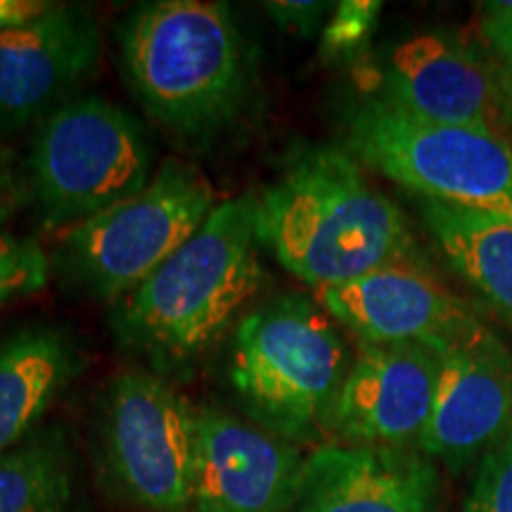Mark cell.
I'll list each match as a JSON object with an SVG mask.
<instances>
[{
    "instance_id": "obj_3",
    "label": "cell",
    "mask_w": 512,
    "mask_h": 512,
    "mask_svg": "<svg viewBox=\"0 0 512 512\" xmlns=\"http://www.w3.org/2000/svg\"><path fill=\"white\" fill-rule=\"evenodd\" d=\"M119 38L128 86L171 136L211 143L252 105L254 55L226 3H145L128 15Z\"/></svg>"
},
{
    "instance_id": "obj_1",
    "label": "cell",
    "mask_w": 512,
    "mask_h": 512,
    "mask_svg": "<svg viewBox=\"0 0 512 512\" xmlns=\"http://www.w3.org/2000/svg\"><path fill=\"white\" fill-rule=\"evenodd\" d=\"M252 207L261 247L313 290L413 261L406 214L344 147H294Z\"/></svg>"
},
{
    "instance_id": "obj_19",
    "label": "cell",
    "mask_w": 512,
    "mask_h": 512,
    "mask_svg": "<svg viewBox=\"0 0 512 512\" xmlns=\"http://www.w3.org/2000/svg\"><path fill=\"white\" fill-rule=\"evenodd\" d=\"M53 261L41 242L0 230V309L48 285Z\"/></svg>"
},
{
    "instance_id": "obj_12",
    "label": "cell",
    "mask_w": 512,
    "mask_h": 512,
    "mask_svg": "<svg viewBox=\"0 0 512 512\" xmlns=\"http://www.w3.org/2000/svg\"><path fill=\"white\" fill-rule=\"evenodd\" d=\"M441 358L425 344H361L325 427L347 446L418 441L437 396Z\"/></svg>"
},
{
    "instance_id": "obj_6",
    "label": "cell",
    "mask_w": 512,
    "mask_h": 512,
    "mask_svg": "<svg viewBox=\"0 0 512 512\" xmlns=\"http://www.w3.org/2000/svg\"><path fill=\"white\" fill-rule=\"evenodd\" d=\"M140 121L102 95H76L36 128L29 195L48 230H69L138 195L155 176Z\"/></svg>"
},
{
    "instance_id": "obj_20",
    "label": "cell",
    "mask_w": 512,
    "mask_h": 512,
    "mask_svg": "<svg viewBox=\"0 0 512 512\" xmlns=\"http://www.w3.org/2000/svg\"><path fill=\"white\" fill-rule=\"evenodd\" d=\"M382 3L377 0H342L330 12L328 24L320 36V53L325 60H358L368 48L370 36L380 19Z\"/></svg>"
},
{
    "instance_id": "obj_22",
    "label": "cell",
    "mask_w": 512,
    "mask_h": 512,
    "mask_svg": "<svg viewBox=\"0 0 512 512\" xmlns=\"http://www.w3.org/2000/svg\"><path fill=\"white\" fill-rule=\"evenodd\" d=\"M482 34L491 48L498 81H501L503 107L512 124V3L484 5Z\"/></svg>"
},
{
    "instance_id": "obj_5",
    "label": "cell",
    "mask_w": 512,
    "mask_h": 512,
    "mask_svg": "<svg viewBox=\"0 0 512 512\" xmlns=\"http://www.w3.org/2000/svg\"><path fill=\"white\" fill-rule=\"evenodd\" d=\"M216 190L197 166L164 159L138 195L64 230L53 273L72 294L121 302L190 240L214 211Z\"/></svg>"
},
{
    "instance_id": "obj_18",
    "label": "cell",
    "mask_w": 512,
    "mask_h": 512,
    "mask_svg": "<svg viewBox=\"0 0 512 512\" xmlns=\"http://www.w3.org/2000/svg\"><path fill=\"white\" fill-rule=\"evenodd\" d=\"M74 463L57 430L29 434L0 456V512H67Z\"/></svg>"
},
{
    "instance_id": "obj_24",
    "label": "cell",
    "mask_w": 512,
    "mask_h": 512,
    "mask_svg": "<svg viewBox=\"0 0 512 512\" xmlns=\"http://www.w3.org/2000/svg\"><path fill=\"white\" fill-rule=\"evenodd\" d=\"M29 197V185L19 176L15 159L8 150L0 147V226L10 221L12 216L22 209V204Z\"/></svg>"
},
{
    "instance_id": "obj_7",
    "label": "cell",
    "mask_w": 512,
    "mask_h": 512,
    "mask_svg": "<svg viewBox=\"0 0 512 512\" xmlns=\"http://www.w3.org/2000/svg\"><path fill=\"white\" fill-rule=\"evenodd\" d=\"M342 140L358 164L422 200L512 219V147L494 131L434 124L363 95L344 110Z\"/></svg>"
},
{
    "instance_id": "obj_11",
    "label": "cell",
    "mask_w": 512,
    "mask_h": 512,
    "mask_svg": "<svg viewBox=\"0 0 512 512\" xmlns=\"http://www.w3.org/2000/svg\"><path fill=\"white\" fill-rule=\"evenodd\" d=\"M512 432V354L479 320L444 351L437 396L418 446L451 470L486 456Z\"/></svg>"
},
{
    "instance_id": "obj_21",
    "label": "cell",
    "mask_w": 512,
    "mask_h": 512,
    "mask_svg": "<svg viewBox=\"0 0 512 512\" xmlns=\"http://www.w3.org/2000/svg\"><path fill=\"white\" fill-rule=\"evenodd\" d=\"M465 512H512V432L479 463Z\"/></svg>"
},
{
    "instance_id": "obj_23",
    "label": "cell",
    "mask_w": 512,
    "mask_h": 512,
    "mask_svg": "<svg viewBox=\"0 0 512 512\" xmlns=\"http://www.w3.org/2000/svg\"><path fill=\"white\" fill-rule=\"evenodd\" d=\"M264 8L280 29L297 36H311L320 29L332 5L311 3V0H278V3H266Z\"/></svg>"
},
{
    "instance_id": "obj_25",
    "label": "cell",
    "mask_w": 512,
    "mask_h": 512,
    "mask_svg": "<svg viewBox=\"0 0 512 512\" xmlns=\"http://www.w3.org/2000/svg\"><path fill=\"white\" fill-rule=\"evenodd\" d=\"M50 5L46 0H0V31L22 27L50 10Z\"/></svg>"
},
{
    "instance_id": "obj_16",
    "label": "cell",
    "mask_w": 512,
    "mask_h": 512,
    "mask_svg": "<svg viewBox=\"0 0 512 512\" xmlns=\"http://www.w3.org/2000/svg\"><path fill=\"white\" fill-rule=\"evenodd\" d=\"M79 368L72 337L53 325H27L0 335V456L29 437Z\"/></svg>"
},
{
    "instance_id": "obj_13",
    "label": "cell",
    "mask_w": 512,
    "mask_h": 512,
    "mask_svg": "<svg viewBox=\"0 0 512 512\" xmlns=\"http://www.w3.org/2000/svg\"><path fill=\"white\" fill-rule=\"evenodd\" d=\"M323 311L361 344H425L444 354L479 318L415 261L316 290Z\"/></svg>"
},
{
    "instance_id": "obj_15",
    "label": "cell",
    "mask_w": 512,
    "mask_h": 512,
    "mask_svg": "<svg viewBox=\"0 0 512 512\" xmlns=\"http://www.w3.org/2000/svg\"><path fill=\"white\" fill-rule=\"evenodd\" d=\"M437 470L425 453L323 446L304 460L297 512H432Z\"/></svg>"
},
{
    "instance_id": "obj_8",
    "label": "cell",
    "mask_w": 512,
    "mask_h": 512,
    "mask_svg": "<svg viewBox=\"0 0 512 512\" xmlns=\"http://www.w3.org/2000/svg\"><path fill=\"white\" fill-rule=\"evenodd\" d=\"M107 470L128 501L147 512L192 508L197 408L152 370L117 375L102 403Z\"/></svg>"
},
{
    "instance_id": "obj_14",
    "label": "cell",
    "mask_w": 512,
    "mask_h": 512,
    "mask_svg": "<svg viewBox=\"0 0 512 512\" xmlns=\"http://www.w3.org/2000/svg\"><path fill=\"white\" fill-rule=\"evenodd\" d=\"M304 460L290 441L216 408H197L195 512H285Z\"/></svg>"
},
{
    "instance_id": "obj_17",
    "label": "cell",
    "mask_w": 512,
    "mask_h": 512,
    "mask_svg": "<svg viewBox=\"0 0 512 512\" xmlns=\"http://www.w3.org/2000/svg\"><path fill=\"white\" fill-rule=\"evenodd\" d=\"M422 221L448 266L512 325V219L496 211L422 200Z\"/></svg>"
},
{
    "instance_id": "obj_9",
    "label": "cell",
    "mask_w": 512,
    "mask_h": 512,
    "mask_svg": "<svg viewBox=\"0 0 512 512\" xmlns=\"http://www.w3.org/2000/svg\"><path fill=\"white\" fill-rule=\"evenodd\" d=\"M363 93L413 117L494 131L505 114L494 60L448 31H425L394 43L382 60L358 69Z\"/></svg>"
},
{
    "instance_id": "obj_4",
    "label": "cell",
    "mask_w": 512,
    "mask_h": 512,
    "mask_svg": "<svg viewBox=\"0 0 512 512\" xmlns=\"http://www.w3.org/2000/svg\"><path fill=\"white\" fill-rule=\"evenodd\" d=\"M349 366L335 320L302 294L254 304L230 339L235 396L256 425L287 441L325 427Z\"/></svg>"
},
{
    "instance_id": "obj_2",
    "label": "cell",
    "mask_w": 512,
    "mask_h": 512,
    "mask_svg": "<svg viewBox=\"0 0 512 512\" xmlns=\"http://www.w3.org/2000/svg\"><path fill=\"white\" fill-rule=\"evenodd\" d=\"M252 195L223 200L190 240L114 306L119 342L152 373H183L254 306L264 285Z\"/></svg>"
},
{
    "instance_id": "obj_10",
    "label": "cell",
    "mask_w": 512,
    "mask_h": 512,
    "mask_svg": "<svg viewBox=\"0 0 512 512\" xmlns=\"http://www.w3.org/2000/svg\"><path fill=\"white\" fill-rule=\"evenodd\" d=\"M100 29L86 8L50 5L22 27L0 31V133L41 124L93 79Z\"/></svg>"
}]
</instances>
